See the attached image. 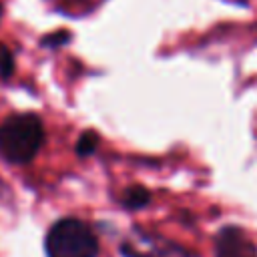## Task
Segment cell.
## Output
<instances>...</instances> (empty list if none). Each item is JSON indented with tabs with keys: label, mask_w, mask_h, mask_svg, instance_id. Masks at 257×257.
Returning a JSON list of instances; mask_svg holds the SVG:
<instances>
[{
	"label": "cell",
	"mask_w": 257,
	"mask_h": 257,
	"mask_svg": "<svg viewBox=\"0 0 257 257\" xmlns=\"http://www.w3.org/2000/svg\"><path fill=\"white\" fill-rule=\"evenodd\" d=\"M0 16H2V4H0Z\"/></svg>",
	"instance_id": "8"
},
{
	"label": "cell",
	"mask_w": 257,
	"mask_h": 257,
	"mask_svg": "<svg viewBox=\"0 0 257 257\" xmlns=\"http://www.w3.org/2000/svg\"><path fill=\"white\" fill-rule=\"evenodd\" d=\"M68 32L66 30H58V32H54V34H50V36H46V38H42V44L44 46H50V48H56V46H60V44H64V42H68Z\"/></svg>",
	"instance_id": "7"
},
{
	"label": "cell",
	"mask_w": 257,
	"mask_h": 257,
	"mask_svg": "<svg viewBox=\"0 0 257 257\" xmlns=\"http://www.w3.org/2000/svg\"><path fill=\"white\" fill-rule=\"evenodd\" d=\"M149 201H151V193L145 187H131L124 191V197H122V203L128 209H141Z\"/></svg>",
	"instance_id": "4"
},
{
	"label": "cell",
	"mask_w": 257,
	"mask_h": 257,
	"mask_svg": "<svg viewBox=\"0 0 257 257\" xmlns=\"http://www.w3.org/2000/svg\"><path fill=\"white\" fill-rule=\"evenodd\" d=\"M14 72V58H12V52L0 44V76L2 78H10Z\"/></svg>",
	"instance_id": "6"
},
{
	"label": "cell",
	"mask_w": 257,
	"mask_h": 257,
	"mask_svg": "<svg viewBox=\"0 0 257 257\" xmlns=\"http://www.w3.org/2000/svg\"><path fill=\"white\" fill-rule=\"evenodd\" d=\"M44 249L46 257H96L98 239L84 221L64 217L48 229Z\"/></svg>",
	"instance_id": "2"
},
{
	"label": "cell",
	"mask_w": 257,
	"mask_h": 257,
	"mask_svg": "<svg viewBox=\"0 0 257 257\" xmlns=\"http://www.w3.org/2000/svg\"><path fill=\"white\" fill-rule=\"evenodd\" d=\"M96 143H98V137H96L92 131H86V133H82L80 139L76 141V153H78L80 157H86V155L94 153Z\"/></svg>",
	"instance_id": "5"
},
{
	"label": "cell",
	"mask_w": 257,
	"mask_h": 257,
	"mask_svg": "<svg viewBox=\"0 0 257 257\" xmlns=\"http://www.w3.org/2000/svg\"><path fill=\"white\" fill-rule=\"evenodd\" d=\"M42 143L44 126L34 112L12 114L0 124V157L12 165L32 161Z\"/></svg>",
	"instance_id": "1"
},
{
	"label": "cell",
	"mask_w": 257,
	"mask_h": 257,
	"mask_svg": "<svg viewBox=\"0 0 257 257\" xmlns=\"http://www.w3.org/2000/svg\"><path fill=\"white\" fill-rule=\"evenodd\" d=\"M215 257H257V247L241 229L225 227L215 239Z\"/></svg>",
	"instance_id": "3"
}]
</instances>
